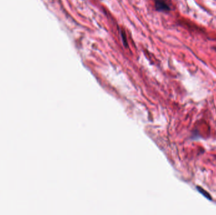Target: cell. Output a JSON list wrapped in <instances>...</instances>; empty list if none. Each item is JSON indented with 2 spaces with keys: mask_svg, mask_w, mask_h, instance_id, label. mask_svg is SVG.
<instances>
[{
  "mask_svg": "<svg viewBox=\"0 0 216 215\" xmlns=\"http://www.w3.org/2000/svg\"><path fill=\"white\" fill-rule=\"evenodd\" d=\"M215 51H216V49H215Z\"/></svg>",
  "mask_w": 216,
  "mask_h": 215,
  "instance_id": "4",
  "label": "cell"
},
{
  "mask_svg": "<svg viewBox=\"0 0 216 215\" xmlns=\"http://www.w3.org/2000/svg\"><path fill=\"white\" fill-rule=\"evenodd\" d=\"M120 34H121V38H122V39H123V44H124V45H125V47L127 48V46H128V43H127V37H126L125 32H124V30H120Z\"/></svg>",
  "mask_w": 216,
  "mask_h": 215,
  "instance_id": "3",
  "label": "cell"
},
{
  "mask_svg": "<svg viewBox=\"0 0 216 215\" xmlns=\"http://www.w3.org/2000/svg\"><path fill=\"white\" fill-rule=\"evenodd\" d=\"M197 189L198 191H199L200 193H201L203 195H204V197H205L206 198L208 199L210 201H211V200L212 199V197L211 196V195L209 194V193H208V192H207L206 191H205V190L204 189L200 187H199V186H197Z\"/></svg>",
  "mask_w": 216,
  "mask_h": 215,
  "instance_id": "2",
  "label": "cell"
},
{
  "mask_svg": "<svg viewBox=\"0 0 216 215\" xmlns=\"http://www.w3.org/2000/svg\"><path fill=\"white\" fill-rule=\"evenodd\" d=\"M155 6L156 10L159 11L168 12L171 10L165 0H155Z\"/></svg>",
  "mask_w": 216,
  "mask_h": 215,
  "instance_id": "1",
  "label": "cell"
}]
</instances>
